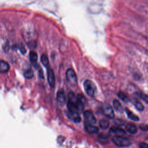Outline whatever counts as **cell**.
<instances>
[{
	"mask_svg": "<svg viewBox=\"0 0 148 148\" xmlns=\"http://www.w3.org/2000/svg\"><path fill=\"white\" fill-rule=\"evenodd\" d=\"M112 142L117 146L119 147H128L131 145L130 140L124 136L115 135L112 138Z\"/></svg>",
	"mask_w": 148,
	"mask_h": 148,
	"instance_id": "1",
	"label": "cell"
},
{
	"mask_svg": "<svg viewBox=\"0 0 148 148\" xmlns=\"http://www.w3.org/2000/svg\"><path fill=\"white\" fill-rule=\"evenodd\" d=\"M83 86L87 94L91 97H94L96 92V87L94 83L87 79L84 82Z\"/></svg>",
	"mask_w": 148,
	"mask_h": 148,
	"instance_id": "2",
	"label": "cell"
},
{
	"mask_svg": "<svg viewBox=\"0 0 148 148\" xmlns=\"http://www.w3.org/2000/svg\"><path fill=\"white\" fill-rule=\"evenodd\" d=\"M66 78L68 83L72 86L77 84V76L75 71L72 68H69L66 72Z\"/></svg>",
	"mask_w": 148,
	"mask_h": 148,
	"instance_id": "3",
	"label": "cell"
},
{
	"mask_svg": "<svg viewBox=\"0 0 148 148\" xmlns=\"http://www.w3.org/2000/svg\"><path fill=\"white\" fill-rule=\"evenodd\" d=\"M83 114L86 122L91 124H94L97 122L96 118L94 116L92 112H91L90 110H86L84 112Z\"/></svg>",
	"mask_w": 148,
	"mask_h": 148,
	"instance_id": "4",
	"label": "cell"
},
{
	"mask_svg": "<svg viewBox=\"0 0 148 148\" xmlns=\"http://www.w3.org/2000/svg\"><path fill=\"white\" fill-rule=\"evenodd\" d=\"M47 81H48L49 85L51 87H54L55 83H56V79H55V76H54V72H53V69L50 68H47Z\"/></svg>",
	"mask_w": 148,
	"mask_h": 148,
	"instance_id": "5",
	"label": "cell"
},
{
	"mask_svg": "<svg viewBox=\"0 0 148 148\" xmlns=\"http://www.w3.org/2000/svg\"><path fill=\"white\" fill-rule=\"evenodd\" d=\"M57 101L60 105H64L66 101V97L64 91L62 90H60L57 94Z\"/></svg>",
	"mask_w": 148,
	"mask_h": 148,
	"instance_id": "6",
	"label": "cell"
},
{
	"mask_svg": "<svg viewBox=\"0 0 148 148\" xmlns=\"http://www.w3.org/2000/svg\"><path fill=\"white\" fill-rule=\"evenodd\" d=\"M103 114L106 117H107L108 119H112L114 117V114L113 110L112 108L110 105H107L105 107L103 110Z\"/></svg>",
	"mask_w": 148,
	"mask_h": 148,
	"instance_id": "7",
	"label": "cell"
},
{
	"mask_svg": "<svg viewBox=\"0 0 148 148\" xmlns=\"http://www.w3.org/2000/svg\"><path fill=\"white\" fill-rule=\"evenodd\" d=\"M84 127H85L86 131L90 134H95L98 132L99 131L98 128L97 127L93 125L92 124L88 123L86 121L84 123Z\"/></svg>",
	"mask_w": 148,
	"mask_h": 148,
	"instance_id": "8",
	"label": "cell"
},
{
	"mask_svg": "<svg viewBox=\"0 0 148 148\" xmlns=\"http://www.w3.org/2000/svg\"><path fill=\"white\" fill-rule=\"evenodd\" d=\"M10 68V66L9 64L3 61V60H0V72L2 73H7Z\"/></svg>",
	"mask_w": 148,
	"mask_h": 148,
	"instance_id": "9",
	"label": "cell"
},
{
	"mask_svg": "<svg viewBox=\"0 0 148 148\" xmlns=\"http://www.w3.org/2000/svg\"><path fill=\"white\" fill-rule=\"evenodd\" d=\"M68 116L75 123H79L81 121V117L79 113H70L68 112Z\"/></svg>",
	"mask_w": 148,
	"mask_h": 148,
	"instance_id": "10",
	"label": "cell"
},
{
	"mask_svg": "<svg viewBox=\"0 0 148 148\" xmlns=\"http://www.w3.org/2000/svg\"><path fill=\"white\" fill-rule=\"evenodd\" d=\"M126 130L131 134H134L138 132L137 127L132 123H128L125 126Z\"/></svg>",
	"mask_w": 148,
	"mask_h": 148,
	"instance_id": "11",
	"label": "cell"
},
{
	"mask_svg": "<svg viewBox=\"0 0 148 148\" xmlns=\"http://www.w3.org/2000/svg\"><path fill=\"white\" fill-rule=\"evenodd\" d=\"M125 111L127 113V115L128 117L130 119H131L132 120H134V121H139V118L136 114H135L133 112H132L130 109H128L127 108H125Z\"/></svg>",
	"mask_w": 148,
	"mask_h": 148,
	"instance_id": "12",
	"label": "cell"
},
{
	"mask_svg": "<svg viewBox=\"0 0 148 148\" xmlns=\"http://www.w3.org/2000/svg\"><path fill=\"white\" fill-rule=\"evenodd\" d=\"M29 60L32 64L34 65L36 64L37 63V60H38V54L35 51H31L29 53Z\"/></svg>",
	"mask_w": 148,
	"mask_h": 148,
	"instance_id": "13",
	"label": "cell"
},
{
	"mask_svg": "<svg viewBox=\"0 0 148 148\" xmlns=\"http://www.w3.org/2000/svg\"><path fill=\"white\" fill-rule=\"evenodd\" d=\"M110 132L116 134H121V135L125 134V131L124 130L119 127H111L110 129Z\"/></svg>",
	"mask_w": 148,
	"mask_h": 148,
	"instance_id": "14",
	"label": "cell"
},
{
	"mask_svg": "<svg viewBox=\"0 0 148 148\" xmlns=\"http://www.w3.org/2000/svg\"><path fill=\"white\" fill-rule=\"evenodd\" d=\"M113 105L116 111H117L118 112H121V113L123 112V107H122L121 103H120V102L117 99H115L113 101Z\"/></svg>",
	"mask_w": 148,
	"mask_h": 148,
	"instance_id": "15",
	"label": "cell"
},
{
	"mask_svg": "<svg viewBox=\"0 0 148 148\" xmlns=\"http://www.w3.org/2000/svg\"><path fill=\"white\" fill-rule=\"evenodd\" d=\"M132 102L137 110H138L139 111H143L144 110V106H143V104L138 99H134L133 100Z\"/></svg>",
	"mask_w": 148,
	"mask_h": 148,
	"instance_id": "16",
	"label": "cell"
},
{
	"mask_svg": "<svg viewBox=\"0 0 148 148\" xmlns=\"http://www.w3.org/2000/svg\"><path fill=\"white\" fill-rule=\"evenodd\" d=\"M109 125V123L106 120H101L99 121V126L102 130H106Z\"/></svg>",
	"mask_w": 148,
	"mask_h": 148,
	"instance_id": "17",
	"label": "cell"
},
{
	"mask_svg": "<svg viewBox=\"0 0 148 148\" xmlns=\"http://www.w3.org/2000/svg\"><path fill=\"white\" fill-rule=\"evenodd\" d=\"M118 97L119 98L124 102L125 103H127L129 101V99L128 98V97L122 91H119L118 93Z\"/></svg>",
	"mask_w": 148,
	"mask_h": 148,
	"instance_id": "18",
	"label": "cell"
},
{
	"mask_svg": "<svg viewBox=\"0 0 148 148\" xmlns=\"http://www.w3.org/2000/svg\"><path fill=\"white\" fill-rule=\"evenodd\" d=\"M24 76L27 79H31L34 76V72L31 68L28 69L24 72Z\"/></svg>",
	"mask_w": 148,
	"mask_h": 148,
	"instance_id": "19",
	"label": "cell"
},
{
	"mask_svg": "<svg viewBox=\"0 0 148 148\" xmlns=\"http://www.w3.org/2000/svg\"><path fill=\"white\" fill-rule=\"evenodd\" d=\"M40 61L42 64L45 66H47L49 65V60L45 54H42L40 57Z\"/></svg>",
	"mask_w": 148,
	"mask_h": 148,
	"instance_id": "20",
	"label": "cell"
},
{
	"mask_svg": "<svg viewBox=\"0 0 148 148\" xmlns=\"http://www.w3.org/2000/svg\"><path fill=\"white\" fill-rule=\"evenodd\" d=\"M136 94L140 98H141L146 103H148V95L147 94H144L142 92H137Z\"/></svg>",
	"mask_w": 148,
	"mask_h": 148,
	"instance_id": "21",
	"label": "cell"
},
{
	"mask_svg": "<svg viewBox=\"0 0 148 148\" xmlns=\"http://www.w3.org/2000/svg\"><path fill=\"white\" fill-rule=\"evenodd\" d=\"M139 128L141 130L145 131H148V125L146 124H140L139 125Z\"/></svg>",
	"mask_w": 148,
	"mask_h": 148,
	"instance_id": "22",
	"label": "cell"
},
{
	"mask_svg": "<svg viewBox=\"0 0 148 148\" xmlns=\"http://www.w3.org/2000/svg\"><path fill=\"white\" fill-rule=\"evenodd\" d=\"M35 42H34V41H31V42H29V43H28V46L29 47H31V48H34L35 47V46H36V45H35Z\"/></svg>",
	"mask_w": 148,
	"mask_h": 148,
	"instance_id": "23",
	"label": "cell"
},
{
	"mask_svg": "<svg viewBox=\"0 0 148 148\" xmlns=\"http://www.w3.org/2000/svg\"><path fill=\"white\" fill-rule=\"evenodd\" d=\"M139 148H148V144L144 142H141L139 144Z\"/></svg>",
	"mask_w": 148,
	"mask_h": 148,
	"instance_id": "24",
	"label": "cell"
},
{
	"mask_svg": "<svg viewBox=\"0 0 148 148\" xmlns=\"http://www.w3.org/2000/svg\"><path fill=\"white\" fill-rule=\"evenodd\" d=\"M18 48L20 50V51L23 53V54H24L25 52H26V50L24 48V46H18Z\"/></svg>",
	"mask_w": 148,
	"mask_h": 148,
	"instance_id": "25",
	"label": "cell"
},
{
	"mask_svg": "<svg viewBox=\"0 0 148 148\" xmlns=\"http://www.w3.org/2000/svg\"><path fill=\"white\" fill-rule=\"evenodd\" d=\"M116 121H119V123H117L116 124H118V125H122L124 124V121H123V120H121L117 119Z\"/></svg>",
	"mask_w": 148,
	"mask_h": 148,
	"instance_id": "26",
	"label": "cell"
},
{
	"mask_svg": "<svg viewBox=\"0 0 148 148\" xmlns=\"http://www.w3.org/2000/svg\"><path fill=\"white\" fill-rule=\"evenodd\" d=\"M147 71H148V68H147Z\"/></svg>",
	"mask_w": 148,
	"mask_h": 148,
	"instance_id": "27",
	"label": "cell"
}]
</instances>
